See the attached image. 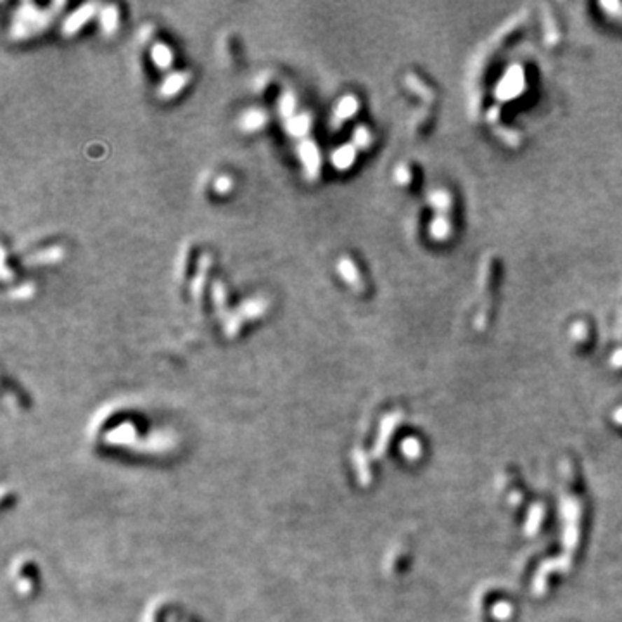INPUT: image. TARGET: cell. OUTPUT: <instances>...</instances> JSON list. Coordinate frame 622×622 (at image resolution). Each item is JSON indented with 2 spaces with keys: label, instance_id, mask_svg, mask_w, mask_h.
Returning <instances> with one entry per match:
<instances>
[{
  "label": "cell",
  "instance_id": "cell-1",
  "mask_svg": "<svg viewBox=\"0 0 622 622\" xmlns=\"http://www.w3.org/2000/svg\"><path fill=\"white\" fill-rule=\"evenodd\" d=\"M52 14L36 9L33 4H23L18 9L13 23V39H26L49 25Z\"/></svg>",
  "mask_w": 622,
  "mask_h": 622
},
{
  "label": "cell",
  "instance_id": "cell-2",
  "mask_svg": "<svg viewBox=\"0 0 622 622\" xmlns=\"http://www.w3.org/2000/svg\"><path fill=\"white\" fill-rule=\"evenodd\" d=\"M298 151L306 177L310 180H315L320 173V153H318L317 146L311 140H305V142L299 144Z\"/></svg>",
  "mask_w": 622,
  "mask_h": 622
},
{
  "label": "cell",
  "instance_id": "cell-3",
  "mask_svg": "<svg viewBox=\"0 0 622 622\" xmlns=\"http://www.w3.org/2000/svg\"><path fill=\"white\" fill-rule=\"evenodd\" d=\"M95 7H97L95 4H85V6L78 7L75 13L64 21V25H62V32H64V35H75L81 26L87 25L88 21L92 20V16L95 14Z\"/></svg>",
  "mask_w": 622,
  "mask_h": 622
},
{
  "label": "cell",
  "instance_id": "cell-4",
  "mask_svg": "<svg viewBox=\"0 0 622 622\" xmlns=\"http://www.w3.org/2000/svg\"><path fill=\"white\" fill-rule=\"evenodd\" d=\"M187 83H188V73H172V75L163 81L161 88H159V95H161L163 99H172L173 95H177L180 90H184V87Z\"/></svg>",
  "mask_w": 622,
  "mask_h": 622
},
{
  "label": "cell",
  "instance_id": "cell-5",
  "mask_svg": "<svg viewBox=\"0 0 622 622\" xmlns=\"http://www.w3.org/2000/svg\"><path fill=\"white\" fill-rule=\"evenodd\" d=\"M266 121H268V118H266V114L263 113L261 109H249L240 116L239 127L242 128L244 132L253 133L265 127Z\"/></svg>",
  "mask_w": 622,
  "mask_h": 622
},
{
  "label": "cell",
  "instance_id": "cell-6",
  "mask_svg": "<svg viewBox=\"0 0 622 622\" xmlns=\"http://www.w3.org/2000/svg\"><path fill=\"white\" fill-rule=\"evenodd\" d=\"M285 128H287L289 135L298 137L303 139L311 128V120L308 114H298V116H292L291 120L285 121Z\"/></svg>",
  "mask_w": 622,
  "mask_h": 622
},
{
  "label": "cell",
  "instance_id": "cell-7",
  "mask_svg": "<svg viewBox=\"0 0 622 622\" xmlns=\"http://www.w3.org/2000/svg\"><path fill=\"white\" fill-rule=\"evenodd\" d=\"M151 59L158 68L161 69H168L173 62V54L170 50L168 46L165 43H154L153 49H151Z\"/></svg>",
  "mask_w": 622,
  "mask_h": 622
},
{
  "label": "cell",
  "instance_id": "cell-8",
  "mask_svg": "<svg viewBox=\"0 0 622 622\" xmlns=\"http://www.w3.org/2000/svg\"><path fill=\"white\" fill-rule=\"evenodd\" d=\"M101 26L106 35H113L118 28V9L114 6L104 7L101 13Z\"/></svg>",
  "mask_w": 622,
  "mask_h": 622
},
{
  "label": "cell",
  "instance_id": "cell-9",
  "mask_svg": "<svg viewBox=\"0 0 622 622\" xmlns=\"http://www.w3.org/2000/svg\"><path fill=\"white\" fill-rule=\"evenodd\" d=\"M266 303L261 299H251V301L244 303L240 306V313L244 315V318H258L265 313Z\"/></svg>",
  "mask_w": 622,
  "mask_h": 622
},
{
  "label": "cell",
  "instance_id": "cell-10",
  "mask_svg": "<svg viewBox=\"0 0 622 622\" xmlns=\"http://www.w3.org/2000/svg\"><path fill=\"white\" fill-rule=\"evenodd\" d=\"M294 111H296V99L291 92H284L282 97L279 99V113L280 116L284 118L285 121L291 120L294 116Z\"/></svg>",
  "mask_w": 622,
  "mask_h": 622
},
{
  "label": "cell",
  "instance_id": "cell-11",
  "mask_svg": "<svg viewBox=\"0 0 622 622\" xmlns=\"http://www.w3.org/2000/svg\"><path fill=\"white\" fill-rule=\"evenodd\" d=\"M353 161V149L351 147H340L332 154V163L336 165L337 170H344L351 165Z\"/></svg>",
  "mask_w": 622,
  "mask_h": 622
},
{
  "label": "cell",
  "instance_id": "cell-12",
  "mask_svg": "<svg viewBox=\"0 0 622 622\" xmlns=\"http://www.w3.org/2000/svg\"><path fill=\"white\" fill-rule=\"evenodd\" d=\"M62 249L61 247H50V249H47V251H43V253H40V254H36L35 258H33V263H36V265H47V263H55V261H59V259L62 258Z\"/></svg>",
  "mask_w": 622,
  "mask_h": 622
},
{
  "label": "cell",
  "instance_id": "cell-13",
  "mask_svg": "<svg viewBox=\"0 0 622 622\" xmlns=\"http://www.w3.org/2000/svg\"><path fill=\"white\" fill-rule=\"evenodd\" d=\"M354 107H357V104H354V99L353 97H346V99H343V101L339 102V106H337V116L339 118H350L351 114L354 113Z\"/></svg>",
  "mask_w": 622,
  "mask_h": 622
},
{
  "label": "cell",
  "instance_id": "cell-14",
  "mask_svg": "<svg viewBox=\"0 0 622 622\" xmlns=\"http://www.w3.org/2000/svg\"><path fill=\"white\" fill-rule=\"evenodd\" d=\"M33 292H35V287L32 284H23L21 287H18L16 291L11 292V298L13 299H28L32 298Z\"/></svg>",
  "mask_w": 622,
  "mask_h": 622
},
{
  "label": "cell",
  "instance_id": "cell-15",
  "mask_svg": "<svg viewBox=\"0 0 622 622\" xmlns=\"http://www.w3.org/2000/svg\"><path fill=\"white\" fill-rule=\"evenodd\" d=\"M232 188V180L228 177H218L216 181H214V191L218 194H227L228 191Z\"/></svg>",
  "mask_w": 622,
  "mask_h": 622
}]
</instances>
